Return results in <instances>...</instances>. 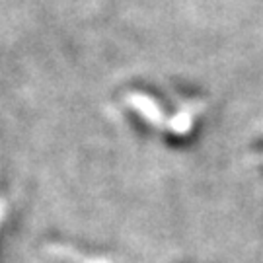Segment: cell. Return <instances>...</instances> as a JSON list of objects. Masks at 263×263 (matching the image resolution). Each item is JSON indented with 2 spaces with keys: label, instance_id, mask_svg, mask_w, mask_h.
I'll list each match as a JSON object with an SVG mask.
<instances>
[{
  "label": "cell",
  "instance_id": "2",
  "mask_svg": "<svg viewBox=\"0 0 263 263\" xmlns=\"http://www.w3.org/2000/svg\"><path fill=\"white\" fill-rule=\"evenodd\" d=\"M166 125H168V129L172 133H176V135H185V133L191 129V125H193V113L189 111V109L178 111L176 115L170 117Z\"/></svg>",
  "mask_w": 263,
  "mask_h": 263
},
{
  "label": "cell",
  "instance_id": "3",
  "mask_svg": "<svg viewBox=\"0 0 263 263\" xmlns=\"http://www.w3.org/2000/svg\"><path fill=\"white\" fill-rule=\"evenodd\" d=\"M4 213H6V201L0 197V220L4 218Z\"/></svg>",
  "mask_w": 263,
  "mask_h": 263
},
{
  "label": "cell",
  "instance_id": "1",
  "mask_svg": "<svg viewBox=\"0 0 263 263\" xmlns=\"http://www.w3.org/2000/svg\"><path fill=\"white\" fill-rule=\"evenodd\" d=\"M127 104L131 105L144 121H148L154 127H162L164 123H168L164 119V109L152 96L142 94V92H131L127 96Z\"/></svg>",
  "mask_w": 263,
  "mask_h": 263
}]
</instances>
